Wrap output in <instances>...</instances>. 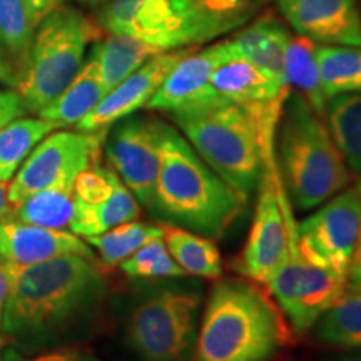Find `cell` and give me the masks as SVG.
<instances>
[{
    "label": "cell",
    "mask_w": 361,
    "mask_h": 361,
    "mask_svg": "<svg viewBox=\"0 0 361 361\" xmlns=\"http://www.w3.org/2000/svg\"><path fill=\"white\" fill-rule=\"evenodd\" d=\"M74 211V188L54 186L30 194L13 207L11 218L7 219L64 231L72 223Z\"/></svg>",
    "instance_id": "obj_27"
},
{
    "label": "cell",
    "mask_w": 361,
    "mask_h": 361,
    "mask_svg": "<svg viewBox=\"0 0 361 361\" xmlns=\"http://www.w3.org/2000/svg\"><path fill=\"white\" fill-rule=\"evenodd\" d=\"M6 271L2 329L11 336L49 338L71 331L96 316L106 298V279L96 258L59 256Z\"/></svg>",
    "instance_id": "obj_1"
},
{
    "label": "cell",
    "mask_w": 361,
    "mask_h": 361,
    "mask_svg": "<svg viewBox=\"0 0 361 361\" xmlns=\"http://www.w3.org/2000/svg\"><path fill=\"white\" fill-rule=\"evenodd\" d=\"M12 341V336L7 335V333H0V358H2L4 351H6V348L8 345H11Z\"/></svg>",
    "instance_id": "obj_41"
},
{
    "label": "cell",
    "mask_w": 361,
    "mask_h": 361,
    "mask_svg": "<svg viewBox=\"0 0 361 361\" xmlns=\"http://www.w3.org/2000/svg\"><path fill=\"white\" fill-rule=\"evenodd\" d=\"M80 2L87 4V6L96 7V6H104V4H107V2H109V0H80Z\"/></svg>",
    "instance_id": "obj_44"
},
{
    "label": "cell",
    "mask_w": 361,
    "mask_h": 361,
    "mask_svg": "<svg viewBox=\"0 0 361 361\" xmlns=\"http://www.w3.org/2000/svg\"><path fill=\"white\" fill-rule=\"evenodd\" d=\"M324 345L361 351V283H348L340 300L314 324Z\"/></svg>",
    "instance_id": "obj_23"
},
{
    "label": "cell",
    "mask_w": 361,
    "mask_h": 361,
    "mask_svg": "<svg viewBox=\"0 0 361 361\" xmlns=\"http://www.w3.org/2000/svg\"><path fill=\"white\" fill-rule=\"evenodd\" d=\"M0 361H22V358L17 353H13V351H7V353L2 355Z\"/></svg>",
    "instance_id": "obj_42"
},
{
    "label": "cell",
    "mask_w": 361,
    "mask_h": 361,
    "mask_svg": "<svg viewBox=\"0 0 361 361\" xmlns=\"http://www.w3.org/2000/svg\"><path fill=\"white\" fill-rule=\"evenodd\" d=\"M8 295V276L4 264H0V328H2L4 308H6V301Z\"/></svg>",
    "instance_id": "obj_40"
},
{
    "label": "cell",
    "mask_w": 361,
    "mask_h": 361,
    "mask_svg": "<svg viewBox=\"0 0 361 361\" xmlns=\"http://www.w3.org/2000/svg\"><path fill=\"white\" fill-rule=\"evenodd\" d=\"M329 361H361V353H360V355H350V356H343V358L329 360Z\"/></svg>",
    "instance_id": "obj_43"
},
{
    "label": "cell",
    "mask_w": 361,
    "mask_h": 361,
    "mask_svg": "<svg viewBox=\"0 0 361 361\" xmlns=\"http://www.w3.org/2000/svg\"><path fill=\"white\" fill-rule=\"evenodd\" d=\"M107 130H57L44 137L27 156L8 184V202L20 204L30 194L54 186L74 188L78 176L99 164Z\"/></svg>",
    "instance_id": "obj_9"
},
{
    "label": "cell",
    "mask_w": 361,
    "mask_h": 361,
    "mask_svg": "<svg viewBox=\"0 0 361 361\" xmlns=\"http://www.w3.org/2000/svg\"><path fill=\"white\" fill-rule=\"evenodd\" d=\"M139 216H141V204L135 200L134 194L124 186L123 180H119L114 192L106 201L90 206L75 202L74 218L69 229L78 236L87 239L109 231L128 221L137 219Z\"/></svg>",
    "instance_id": "obj_22"
},
{
    "label": "cell",
    "mask_w": 361,
    "mask_h": 361,
    "mask_svg": "<svg viewBox=\"0 0 361 361\" xmlns=\"http://www.w3.org/2000/svg\"><path fill=\"white\" fill-rule=\"evenodd\" d=\"M13 207L8 202V183L0 180V219L11 218Z\"/></svg>",
    "instance_id": "obj_39"
},
{
    "label": "cell",
    "mask_w": 361,
    "mask_h": 361,
    "mask_svg": "<svg viewBox=\"0 0 361 361\" xmlns=\"http://www.w3.org/2000/svg\"><path fill=\"white\" fill-rule=\"evenodd\" d=\"M37 25L39 22L22 0H0V42L13 59L19 72Z\"/></svg>",
    "instance_id": "obj_30"
},
{
    "label": "cell",
    "mask_w": 361,
    "mask_h": 361,
    "mask_svg": "<svg viewBox=\"0 0 361 361\" xmlns=\"http://www.w3.org/2000/svg\"><path fill=\"white\" fill-rule=\"evenodd\" d=\"M133 279H178L188 276L169 255L162 238L152 239L119 264Z\"/></svg>",
    "instance_id": "obj_31"
},
{
    "label": "cell",
    "mask_w": 361,
    "mask_h": 361,
    "mask_svg": "<svg viewBox=\"0 0 361 361\" xmlns=\"http://www.w3.org/2000/svg\"><path fill=\"white\" fill-rule=\"evenodd\" d=\"M231 47V45H229ZM211 84L218 96L245 109L252 119L281 117L290 87L274 80L247 59L233 52L216 67Z\"/></svg>",
    "instance_id": "obj_14"
},
{
    "label": "cell",
    "mask_w": 361,
    "mask_h": 361,
    "mask_svg": "<svg viewBox=\"0 0 361 361\" xmlns=\"http://www.w3.org/2000/svg\"><path fill=\"white\" fill-rule=\"evenodd\" d=\"M99 37V25L75 7L61 6L42 19L17 78L24 109L39 114L51 106L82 69L89 42Z\"/></svg>",
    "instance_id": "obj_6"
},
{
    "label": "cell",
    "mask_w": 361,
    "mask_h": 361,
    "mask_svg": "<svg viewBox=\"0 0 361 361\" xmlns=\"http://www.w3.org/2000/svg\"><path fill=\"white\" fill-rule=\"evenodd\" d=\"M22 361H99L96 356L89 351H84L80 348H62L51 351V353H44L35 356L30 360H22Z\"/></svg>",
    "instance_id": "obj_35"
},
{
    "label": "cell",
    "mask_w": 361,
    "mask_h": 361,
    "mask_svg": "<svg viewBox=\"0 0 361 361\" xmlns=\"http://www.w3.org/2000/svg\"><path fill=\"white\" fill-rule=\"evenodd\" d=\"M162 241L179 268L189 276L204 279H219L223 276V259L214 239L164 223Z\"/></svg>",
    "instance_id": "obj_20"
},
{
    "label": "cell",
    "mask_w": 361,
    "mask_h": 361,
    "mask_svg": "<svg viewBox=\"0 0 361 361\" xmlns=\"http://www.w3.org/2000/svg\"><path fill=\"white\" fill-rule=\"evenodd\" d=\"M188 54V47L156 54L123 82L111 89L96 109L85 116L75 128L84 133H102L141 107H146L159 85L168 78L171 69Z\"/></svg>",
    "instance_id": "obj_13"
},
{
    "label": "cell",
    "mask_w": 361,
    "mask_h": 361,
    "mask_svg": "<svg viewBox=\"0 0 361 361\" xmlns=\"http://www.w3.org/2000/svg\"><path fill=\"white\" fill-rule=\"evenodd\" d=\"M290 37L291 35L281 25V22L271 16H263L251 25L239 30L228 42L234 54L258 66L276 82L288 85L286 72H284V54H286Z\"/></svg>",
    "instance_id": "obj_18"
},
{
    "label": "cell",
    "mask_w": 361,
    "mask_h": 361,
    "mask_svg": "<svg viewBox=\"0 0 361 361\" xmlns=\"http://www.w3.org/2000/svg\"><path fill=\"white\" fill-rule=\"evenodd\" d=\"M207 12L224 27L226 32L243 25L256 11L258 0H201Z\"/></svg>",
    "instance_id": "obj_33"
},
{
    "label": "cell",
    "mask_w": 361,
    "mask_h": 361,
    "mask_svg": "<svg viewBox=\"0 0 361 361\" xmlns=\"http://www.w3.org/2000/svg\"><path fill=\"white\" fill-rule=\"evenodd\" d=\"M22 2L25 4V7L32 13L34 19L40 24L49 13L61 7L64 4V0H22Z\"/></svg>",
    "instance_id": "obj_37"
},
{
    "label": "cell",
    "mask_w": 361,
    "mask_h": 361,
    "mask_svg": "<svg viewBox=\"0 0 361 361\" xmlns=\"http://www.w3.org/2000/svg\"><path fill=\"white\" fill-rule=\"evenodd\" d=\"M17 78H19V69H17L13 59L8 56L6 47L0 42V82L16 87Z\"/></svg>",
    "instance_id": "obj_36"
},
{
    "label": "cell",
    "mask_w": 361,
    "mask_h": 361,
    "mask_svg": "<svg viewBox=\"0 0 361 361\" xmlns=\"http://www.w3.org/2000/svg\"><path fill=\"white\" fill-rule=\"evenodd\" d=\"M173 119L206 164L250 200L263 171V142L252 117L218 97L174 112Z\"/></svg>",
    "instance_id": "obj_5"
},
{
    "label": "cell",
    "mask_w": 361,
    "mask_h": 361,
    "mask_svg": "<svg viewBox=\"0 0 361 361\" xmlns=\"http://www.w3.org/2000/svg\"><path fill=\"white\" fill-rule=\"evenodd\" d=\"M59 256L96 258L90 246L78 234L0 219V264L4 268H25Z\"/></svg>",
    "instance_id": "obj_17"
},
{
    "label": "cell",
    "mask_w": 361,
    "mask_h": 361,
    "mask_svg": "<svg viewBox=\"0 0 361 361\" xmlns=\"http://www.w3.org/2000/svg\"><path fill=\"white\" fill-rule=\"evenodd\" d=\"M201 303V293L194 288H156L130 310L129 345L144 361H191Z\"/></svg>",
    "instance_id": "obj_8"
},
{
    "label": "cell",
    "mask_w": 361,
    "mask_h": 361,
    "mask_svg": "<svg viewBox=\"0 0 361 361\" xmlns=\"http://www.w3.org/2000/svg\"><path fill=\"white\" fill-rule=\"evenodd\" d=\"M159 52L164 51L130 35L111 34L102 42L94 45L90 56L96 59L102 84L109 92Z\"/></svg>",
    "instance_id": "obj_21"
},
{
    "label": "cell",
    "mask_w": 361,
    "mask_h": 361,
    "mask_svg": "<svg viewBox=\"0 0 361 361\" xmlns=\"http://www.w3.org/2000/svg\"><path fill=\"white\" fill-rule=\"evenodd\" d=\"M247 201L206 164L178 129L162 124L161 166L151 211L164 223L219 239L239 219Z\"/></svg>",
    "instance_id": "obj_3"
},
{
    "label": "cell",
    "mask_w": 361,
    "mask_h": 361,
    "mask_svg": "<svg viewBox=\"0 0 361 361\" xmlns=\"http://www.w3.org/2000/svg\"><path fill=\"white\" fill-rule=\"evenodd\" d=\"M281 174L276 159V141L263 146V171L258 183V201L250 234L234 269L243 278L264 284L276 273L286 255V223L279 197Z\"/></svg>",
    "instance_id": "obj_10"
},
{
    "label": "cell",
    "mask_w": 361,
    "mask_h": 361,
    "mask_svg": "<svg viewBox=\"0 0 361 361\" xmlns=\"http://www.w3.org/2000/svg\"><path fill=\"white\" fill-rule=\"evenodd\" d=\"M119 180V176L111 168H102L99 164L90 166L74 180V201L85 206L106 201L114 192Z\"/></svg>",
    "instance_id": "obj_32"
},
{
    "label": "cell",
    "mask_w": 361,
    "mask_h": 361,
    "mask_svg": "<svg viewBox=\"0 0 361 361\" xmlns=\"http://www.w3.org/2000/svg\"><path fill=\"white\" fill-rule=\"evenodd\" d=\"M353 189L356 191V194H358V197H360V201H361V179L358 180V183H356V186Z\"/></svg>",
    "instance_id": "obj_45"
},
{
    "label": "cell",
    "mask_w": 361,
    "mask_h": 361,
    "mask_svg": "<svg viewBox=\"0 0 361 361\" xmlns=\"http://www.w3.org/2000/svg\"><path fill=\"white\" fill-rule=\"evenodd\" d=\"M290 341L286 316L259 283L224 278L207 296L192 361H273Z\"/></svg>",
    "instance_id": "obj_2"
},
{
    "label": "cell",
    "mask_w": 361,
    "mask_h": 361,
    "mask_svg": "<svg viewBox=\"0 0 361 361\" xmlns=\"http://www.w3.org/2000/svg\"><path fill=\"white\" fill-rule=\"evenodd\" d=\"M106 94L107 89L102 84L96 59L90 56L64 92L51 106L40 111L39 116L56 126V129L78 126L85 116L96 109Z\"/></svg>",
    "instance_id": "obj_19"
},
{
    "label": "cell",
    "mask_w": 361,
    "mask_h": 361,
    "mask_svg": "<svg viewBox=\"0 0 361 361\" xmlns=\"http://www.w3.org/2000/svg\"><path fill=\"white\" fill-rule=\"evenodd\" d=\"M56 130L42 117H19L0 129V180L8 183L34 147Z\"/></svg>",
    "instance_id": "obj_28"
},
{
    "label": "cell",
    "mask_w": 361,
    "mask_h": 361,
    "mask_svg": "<svg viewBox=\"0 0 361 361\" xmlns=\"http://www.w3.org/2000/svg\"><path fill=\"white\" fill-rule=\"evenodd\" d=\"M293 29L314 42L361 47L358 0H274Z\"/></svg>",
    "instance_id": "obj_15"
},
{
    "label": "cell",
    "mask_w": 361,
    "mask_h": 361,
    "mask_svg": "<svg viewBox=\"0 0 361 361\" xmlns=\"http://www.w3.org/2000/svg\"><path fill=\"white\" fill-rule=\"evenodd\" d=\"M161 121L126 117L111 126L106 157L111 169L134 194L139 204L152 209L156 180L161 166Z\"/></svg>",
    "instance_id": "obj_12"
},
{
    "label": "cell",
    "mask_w": 361,
    "mask_h": 361,
    "mask_svg": "<svg viewBox=\"0 0 361 361\" xmlns=\"http://www.w3.org/2000/svg\"><path fill=\"white\" fill-rule=\"evenodd\" d=\"M276 159L291 204L303 211L331 200L351 180L324 117L293 90L278 123Z\"/></svg>",
    "instance_id": "obj_4"
},
{
    "label": "cell",
    "mask_w": 361,
    "mask_h": 361,
    "mask_svg": "<svg viewBox=\"0 0 361 361\" xmlns=\"http://www.w3.org/2000/svg\"><path fill=\"white\" fill-rule=\"evenodd\" d=\"M316 44L305 35H291L284 54V72L293 92L306 99L316 114L324 117L328 99L324 97L316 61Z\"/></svg>",
    "instance_id": "obj_24"
},
{
    "label": "cell",
    "mask_w": 361,
    "mask_h": 361,
    "mask_svg": "<svg viewBox=\"0 0 361 361\" xmlns=\"http://www.w3.org/2000/svg\"><path fill=\"white\" fill-rule=\"evenodd\" d=\"M24 112V104L17 90L0 89V129L12 123L13 119H19Z\"/></svg>",
    "instance_id": "obj_34"
},
{
    "label": "cell",
    "mask_w": 361,
    "mask_h": 361,
    "mask_svg": "<svg viewBox=\"0 0 361 361\" xmlns=\"http://www.w3.org/2000/svg\"><path fill=\"white\" fill-rule=\"evenodd\" d=\"M326 126L351 173L361 174V92L328 99Z\"/></svg>",
    "instance_id": "obj_25"
},
{
    "label": "cell",
    "mask_w": 361,
    "mask_h": 361,
    "mask_svg": "<svg viewBox=\"0 0 361 361\" xmlns=\"http://www.w3.org/2000/svg\"><path fill=\"white\" fill-rule=\"evenodd\" d=\"M360 234L361 201L355 189H348L298 224V245L311 264L348 276Z\"/></svg>",
    "instance_id": "obj_11"
},
{
    "label": "cell",
    "mask_w": 361,
    "mask_h": 361,
    "mask_svg": "<svg viewBox=\"0 0 361 361\" xmlns=\"http://www.w3.org/2000/svg\"><path fill=\"white\" fill-rule=\"evenodd\" d=\"M109 34H126L161 51L186 49L226 34L201 0H109L99 17Z\"/></svg>",
    "instance_id": "obj_7"
},
{
    "label": "cell",
    "mask_w": 361,
    "mask_h": 361,
    "mask_svg": "<svg viewBox=\"0 0 361 361\" xmlns=\"http://www.w3.org/2000/svg\"><path fill=\"white\" fill-rule=\"evenodd\" d=\"M316 61L324 97L361 92V47L316 45Z\"/></svg>",
    "instance_id": "obj_26"
},
{
    "label": "cell",
    "mask_w": 361,
    "mask_h": 361,
    "mask_svg": "<svg viewBox=\"0 0 361 361\" xmlns=\"http://www.w3.org/2000/svg\"><path fill=\"white\" fill-rule=\"evenodd\" d=\"M157 238H162V224L141 223V221L134 219L116 226L97 236L87 238L85 243L97 251L104 264L119 266L129 256H133L139 247Z\"/></svg>",
    "instance_id": "obj_29"
},
{
    "label": "cell",
    "mask_w": 361,
    "mask_h": 361,
    "mask_svg": "<svg viewBox=\"0 0 361 361\" xmlns=\"http://www.w3.org/2000/svg\"><path fill=\"white\" fill-rule=\"evenodd\" d=\"M231 54L229 42L214 44L204 51L188 54L176 64L154 96L147 102V109L174 112L218 99L211 78L221 62Z\"/></svg>",
    "instance_id": "obj_16"
},
{
    "label": "cell",
    "mask_w": 361,
    "mask_h": 361,
    "mask_svg": "<svg viewBox=\"0 0 361 361\" xmlns=\"http://www.w3.org/2000/svg\"><path fill=\"white\" fill-rule=\"evenodd\" d=\"M348 281L361 283V234L358 243H356L353 258H351L348 268Z\"/></svg>",
    "instance_id": "obj_38"
}]
</instances>
